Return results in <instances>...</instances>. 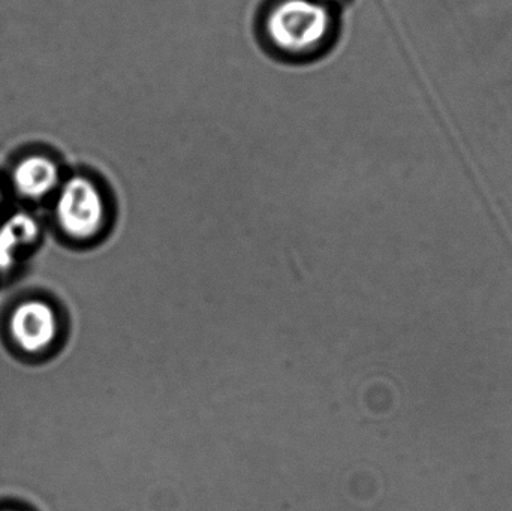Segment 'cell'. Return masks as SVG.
Wrapping results in <instances>:
<instances>
[{"mask_svg":"<svg viewBox=\"0 0 512 511\" xmlns=\"http://www.w3.org/2000/svg\"><path fill=\"white\" fill-rule=\"evenodd\" d=\"M333 32V8L321 0H274L265 12V38L285 56H312Z\"/></svg>","mask_w":512,"mask_h":511,"instance_id":"6da1fadb","label":"cell"},{"mask_svg":"<svg viewBox=\"0 0 512 511\" xmlns=\"http://www.w3.org/2000/svg\"><path fill=\"white\" fill-rule=\"evenodd\" d=\"M54 216L60 230L77 242H92L107 231L110 204L107 194L92 177L75 174L57 189Z\"/></svg>","mask_w":512,"mask_h":511,"instance_id":"7a4b0ae2","label":"cell"},{"mask_svg":"<svg viewBox=\"0 0 512 511\" xmlns=\"http://www.w3.org/2000/svg\"><path fill=\"white\" fill-rule=\"evenodd\" d=\"M9 330L21 350L30 354L39 353L56 341L59 320L53 306L44 300H26L12 311Z\"/></svg>","mask_w":512,"mask_h":511,"instance_id":"3957f363","label":"cell"},{"mask_svg":"<svg viewBox=\"0 0 512 511\" xmlns=\"http://www.w3.org/2000/svg\"><path fill=\"white\" fill-rule=\"evenodd\" d=\"M12 186L26 200H42L62 185V174L56 159L45 153H29L15 162L11 173Z\"/></svg>","mask_w":512,"mask_h":511,"instance_id":"277c9868","label":"cell"},{"mask_svg":"<svg viewBox=\"0 0 512 511\" xmlns=\"http://www.w3.org/2000/svg\"><path fill=\"white\" fill-rule=\"evenodd\" d=\"M321 2L327 3V5H333V3L340 2V0H321Z\"/></svg>","mask_w":512,"mask_h":511,"instance_id":"5b68a950","label":"cell"},{"mask_svg":"<svg viewBox=\"0 0 512 511\" xmlns=\"http://www.w3.org/2000/svg\"><path fill=\"white\" fill-rule=\"evenodd\" d=\"M0 207H2V189H0Z\"/></svg>","mask_w":512,"mask_h":511,"instance_id":"8992f818","label":"cell"},{"mask_svg":"<svg viewBox=\"0 0 512 511\" xmlns=\"http://www.w3.org/2000/svg\"><path fill=\"white\" fill-rule=\"evenodd\" d=\"M3 270V267H2V264H0V272H2Z\"/></svg>","mask_w":512,"mask_h":511,"instance_id":"52a82bcc","label":"cell"},{"mask_svg":"<svg viewBox=\"0 0 512 511\" xmlns=\"http://www.w3.org/2000/svg\"><path fill=\"white\" fill-rule=\"evenodd\" d=\"M5 511H11V510H5Z\"/></svg>","mask_w":512,"mask_h":511,"instance_id":"ba28073f","label":"cell"}]
</instances>
